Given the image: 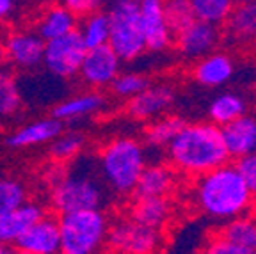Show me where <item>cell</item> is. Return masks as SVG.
<instances>
[{"instance_id": "obj_33", "label": "cell", "mask_w": 256, "mask_h": 254, "mask_svg": "<svg viewBox=\"0 0 256 254\" xmlns=\"http://www.w3.org/2000/svg\"><path fill=\"white\" fill-rule=\"evenodd\" d=\"M164 12L172 36L184 27H187L192 20H196L192 14V8L188 0H164Z\"/></svg>"}, {"instance_id": "obj_25", "label": "cell", "mask_w": 256, "mask_h": 254, "mask_svg": "<svg viewBox=\"0 0 256 254\" xmlns=\"http://www.w3.org/2000/svg\"><path fill=\"white\" fill-rule=\"evenodd\" d=\"M76 30V16L64 6L50 8L38 24V36L43 41L56 40Z\"/></svg>"}, {"instance_id": "obj_3", "label": "cell", "mask_w": 256, "mask_h": 254, "mask_svg": "<svg viewBox=\"0 0 256 254\" xmlns=\"http://www.w3.org/2000/svg\"><path fill=\"white\" fill-rule=\"evenodd\" d=\"M96 164L75 158L64 167L54 185H50V202L57 214L102 208L105 202V185L94 172Z\"/></svg>"}, {"instance_id": "obj_1", "label": "cell", "mask_w": 256, "mask_h": 254, "mask_svg": "<svg viewBox=\"0 0 256 254\" xmlns=\"http://www.w3.org/2000/svg\"><path fill=\"white\" fill-rule=\"evenodd\" d=\"M194 202L203 215L214 220L228 222L240 215H248L254 198L236 171L235 164L226 162L198 176L194 185Z\"/></svg>"}, {"instance_id": "obj_4", "label": "cell", "mask_w": 256, "mask_h": 254, "mask_svg": "<svg viewBox=\"0 0 256 254\" xmlns=\"http://www.w3.org/2000/svg\"><path fill=\"white\" fill-rule=\"evenodd\" d=\"M146 167L144 146L134 137H116L102 148L96 169L107 188L120 196L134 194L139 174Z\"/></svg>"}, {"instance_id": "obj_38", "label": "cell", "mask_w": 256, "mask_h": 254, "mask_svg": "<svg viewBox=\"0 0 256 254\" xmlns=\"http://www.w3.org/2000/svg\"><path fill=\"white\" fill-rule=\"evenodd\" d=\"M0 254H20L14 249V246H6V244H0Z\"/></svg>"}, {"instance_id": "obj_31", "label": "cell", "mask_w": 256, "mask_h": 254, "mask_svg": "<svg viewBox=\"0 0 256 254\" xmlns=\"http://www.w3.org/2000/svg\"><path fill=\"white\" fill-rule=\"evenodd\" d=\"M27 201V187L16 176H0V212L14 210Z\"/></svg>"}, {"instance_id": "obj_37", "label": "cell", "mask_w": 256, "mask_h": 254, "mask_svg": "<svg viewBox=\"0 0 256 254\" xmlns=\"http://www.w3.org/2000/svg\"><path fill=\"white\" fill-rule=\"evenodd\" d=\"M14 9V0H0V22L6 20Z\"/></svg>"}, {"instance_id": "obj_28", "label": "cell", "mask_w": 256, "mask_h": 254, "mask_svg": "<svg viewBox=\"0 0 256 254\" xmlns=\"http://www.w3.org/2000/svg\"><path fill=\"white\" fill-rule=\"evenodd\" d=\"M76 30H78L88 50L104 46V44L108 43V30H110L108 14L104 11H96L92 14L84 16L82 25L76 27Z\"/></svg>"}, {"instance_id": "obj_23", "label": "cell", "mask_w": 256, "mask_h": 254, "mask_svg": "<svg viewBox=\"0 0 256 254\" xmlns=\"http://www.w3.org/2000/svg\"><path fill=\"white\" fill-rule=\"evenodd\" d=\"M244 114H248V102H246V98L242 94L233 91L217 94L210 102V107H208L210 123L217 124L219 128L232 123L233 120H236V118Z\"/></svg>"}, {"instance_id": "obj_10", "label": "cell", "mask_w": 256, "mask_h": 254, "mask_svg": "<svg viewBox=\"0 0 256 254\" xmlns=\"http://www.w3.org/2000/svg\"><path fill=\"white\" fill-rule=\"evenodd\" d=\"M146 50L164 52L172 41V32L166 20L164 0H137Z\"/></svg>"}, {"instance_id": "obj_21", "label": "cell", "mask_w": 256, "mask_h": 254, "mask_svg": "<svg viewBox=\"0 0 256 254\" xmlns=\"http://www.w3.org/2000/svg\"><path fill=\"white\" fill-rule=\"evenodd\" d=\"M226 30L238 44L256 43V0L235 4L226 20Z\"/></svg>"}, {"instance_id": "obj_27", "label": "cell", "mask_w": 256, "mask_h": 254, "mask_svg": "<svg viewBox=\"0 0 256 254\" xmlns=\"http://www.w3.org/2000/svg\"><path fill=\"white\" fill-rule=\"evenodd\" d=\"M86 148V137L84 134H80L76 130L72 132H60L52 142L48 144L50 150V156L56 164H64V162H73L75 158H78L80 153Z\"/></svg>"}, {"instance_id": "obj_30", "label": "cell", "mask_w": 256, "mask_h": 254, "mask_svg": "<svg viewBox=\"0 0 256 254\" xmlns=\"http://www.w3.org/2000/svg\"><path fill=\"white\" fill-rule=\"evenodd\" d=\"M219 234L228 238L230 242L256 250V222L252 217L240 215V217L232 218L228 222H224Z\"/></svg>"}, {"instance_id": "obj_6", "label": "cell", "mask_w": 256, "mask_h": 254, "mask_svg": "<svg viewBox=\"0 0 256 254\" xmlns=\"http://www.w3.org/2000/svg\"><path fill=\"white\" fill-rule=\"evenodd\" d=\"M108 14V46L123 62L136 60L146 52L137 0H116L107 11Z\"/></svg>"}, {"instance_id": "obj_19", "label": "cell", "mask_w": 256, "mask_h": 254, "mask_svg": "<svg viewBox=\"0 0 256 254\" xmlns=\"http://www.w3.org/2000/svg\"><path fill=\"white\" fill-rule=\"evenodd\" d=\"M196 82L203 88H220L228 84L235 75V62L224 52H210L201 57L192 72Z\"/></svg>"}, {"instance_id": "obj_32", "label": "cell", "mask_w": 256, "mask_h": 254, "mask_svg": "<svg viewBox=\"0 0 256 254\" xmlns=\"http://www.w3.org/2000/svg\"><path fill=\"white\" fill-rule=\"evenodd\" d=\"M148 86H150V80L144 75H140V73L121 72L116 78L112 80V84L108 88H110V91L114 92V94L120 96V98L130 100L136 94H139L140 91H144Z\"/></svg>"}, {"instance_id": "obj_35", "label": "cell", "mask_w": 256, "mask_h": 254, "mask_svg": "<svg viewBox=\"0 0 256 254\" xmlns=\"http://www.w3.org/2000/svg\"><path fill=\"white\" fill-rule=\"evenodd\" d=\"M235 167H236V171L240 172V176H242V180L246 182V185H248L252 198H256V153L238 158Z\"/></svg>"}, {"instance_id": "obj_22", "label": "cell", "mask_w": 256, "mask_h": 254, "mask_svg": "<svg viewBox=\"0 0 256 254\" xmlns=\"http://www.w3.org/2000/svg\"><path fill=\"white\" fill-rule=\"evenodd\" d=\"M172 208L168 198H136L130 217L144 226L162 230L171 218Z\"/></svg>"}, {"instance_id": "obj_17", "label": "cell", "mask_w": 256, "mask_h": 254, "mask_svg": "<svg viewBox=\"0 0 256 254\" xmlns=\"http://www.w3.org/2000/svg\"><path fill=\"white\" fill-rule=\"evenodd\" d=\"M224 146L230 158H242L256 153V118L244 114L232 123L220 126Z\"/></svg>"}, {"instance_id": "obj_2", "label": "cell", "mask_w": 256, "mask_h": 254, "mask_svg": "<svg viewBox=\"0 0 256 254\" xmlns=\"http://www.w3.org/2000/svg\"><path fill=\"white\" fill-rule=\"evenodd\" d=\"M166 150L176 171L194 178L230 160L220 128L210 121L185 123Z\"/></svg>"}, {"instance_id": "obj_13", "label": "cell", "mask_w": 256, "mask_h": 254, "mask_svg": "<svg viewBox=\"0 0 256 254\" xmlns=\"http://www.w3.org/2000/svg\"><path fill=\"white\" fill-rule=\"evenodd\" d=\"M219 27L206 22L192 20L174 34L176 48L185 59H201L214 52L219 43Z\"/></svg>"}, {"instance_id": "obj_15", "label": "cell", "mask_w": 256, "mask_h": 254, "mask_svg": "<svg viewBox=\"0 0 256 254\" xmlns=\"http://www.w3.org/2000/svg\"><path fill=\"white\" fill-rule=\"evenodd\" d=\"M174 104V91L169 86H152L128 100L126 112L137 121L156 120Z\"/></svg>"}, {"instance_id": "obj_14", "label": "cell", "mask_w": 256, "mask_h": 254, "mask_svg": "<svg viewBox=\"0 0 256 254\" xmlns=\"http://www.w3.org/2000/svg\"><path fill=\"white\" fill-rule=\"evenodd\" d=\"M4 46L8 62L16 70L30 72L43 64L44 41L36 32H12Z\"/></svg>"}, {"instance_id": "obj_36", "label": "cell", "mask_w": 256, "mask_h": 254, "mask_svg": "<svg viewBox=\"0 0 256 254\" xmlns=\"http://www.w3.org/2000/svg\"><path fill=\"white\" fill-rule=\"evenodd\" d=\"M105 0H62V6L68 11H72L73 14L78 18V16H88L92 14L96 11H102Z\"/></svg>"}, {"instance_id": "obj_7", "label": "cell", "mask_w": 256, "mask_h": 254, "mask_svg": "<svg viewBox=\"0 0 256 254\" xmlns=\"http://www.w3.org/2000/svg\"><path fill=\"white\" fill-rule=\"evenodd\" d=\"M88 48L80 38L78 30H73L66 36L44 41L43 64L46 73L54 78L68 80L78 75L80 64Z\"/></svg>"}, {"instance_id": "obj_11", "label": "cell", "mask_w": 256, "mask_h": 254, "mask_svg": "<svg viewBox=\"0 0 256 254\" xmlns=\"http://www.w3.org/2000/svg\"><path fill=\"white\" fill-rule=\"evenodd\" d=\"M59 220L46 214L30 224L14 244L20 254H59Z\"/></svg>"}, {"instance_id": "obj_8", "label": "cell", "mask_w": 256, "mask_h": 254, "mask_svg": "<svg viewBox=\"0 0 256 254\" xmlns=\"http://www.w3.org/2000/svg\"><path fill=\"white\" fill-rule=\"evenodd\" d=\"M162 244L158 230L130 218H121L108 226L105 246L114 254H155Z\"/></svg>"}, {"instance_id": "obj_34", "label": "cell", "mask_w": 256, "mask_h": 254, "mask_svg": "<svg viewBox=\"0 0 256 254\" xmlns=\"http://www.w3.org/2000/svg\"><path fill=\"white\" fill-rule=\"evenodd\" d=\"M203 254H256V250L242 247L235 242H230L228 238H224L220 234H216L214 238L208 240Z\"/></svg>"}, {"instance_id": "obj_26", "label": "cell", "mask_w": 256, "mask_h": 254, "mask_svg": "<svg viewBox=\"0 0 256 254\" xmlns=\"http://www.w3.org/2000/svg\"><path fill=\"white\" fill-rule=\"evenodd\" d=\"M185 121L178 116H164V118H156L144 132V140L146 146L155 148V150H164L169 146L174 139L178 132L184 128Z\"/></svg>"}, {"instance_id": "obj_29", "label": "cell", "mask_w": 256, "mask_h": 254, "mask_svg": "<svg viewBox=\"0 0 256 254\" xmlns=\"http://www.w3.org/2000/svg\"><path fill=\"white\" fill-rule=\"evenodd\" d=\"M192 8V14L200 22H206L212 25L226 24L232 14L235 2L233 0H188Z\"/></svg>"}, {"instance_id": "obj_41", "label": "cell", "mask_w": 256, "mask_h": 254, "mask_svg": "<svg viewBox=\"0 0 256 254\" xmlns=\"http://www.w3.org/2000/svg\"><path fill=\"white\" fill-rule=\"evenodd\" d=\"M252 218H254V222H256V210H254V215H252Z\"/></svg>"}, {"instance_id": "obj_16", "label": "cell", "mask_w": 256, "mask_h": 254, "mask_svg": "<svg viewBox=\"0 0 256 254\" xmlns=\"http://www.w3.org/2000/svg\"><path fill=\"white\" fill-rule=\"evenodd\" d=\"M105 105H107V98L96 89H91V91L76 92L57 102L52 116L62 123H76L96 116L104 110Z\"/></svg>"}, {"instance_id": "obj_40", "label": "cell", "mask_w": 256, "mask_h": 254, "mask_svg": "<svg viewBox=\"0 0 256 254\" xmlns=\"http://www.w3.org/2000/svg\"><path fill=\"white\" fill-rule=\"evenodd\" d=\"M235 4H242V2H251V0H233Z\"/></svg>"}, {"instance_id": "obj_5", "label": "cell", "mask_w": 256, "mask_h": 254, "mask_svg": "<svg viewBox=\"0 0 256 254\" xmlns=\"http://www.w3.org/2000/svg\"><path fill=\"white\" fill-rule=\"evenodd\" d=\"M59 254H98L105 246L108 218L102 208L62 214L59 218Z\"/></svg>"}, {"instance_id": "obj_18", "label": "cell", "mask_w": 256, "mask_h": 254, "mask_svg": "<svg viewBox=\"0 0 256 254\" xmlns=\"http://www.w3.org/2000/svg\"><path fill=\"white\" fill-rule=\"evenodd\" d=\"M43 215V206L36 201H25L14 210L0 212V244L14 246L27 228Z\"/></svg>"}, {"instance_id": "obj_24", "label": "cell", "mask_w": 256, "mask_h": 254, "mask_svg": "<svg viewBox=\"0 0 256 254\" xmlns=\"http://www.w3.org/2000/svg\"><path fill=\"white\" fill-rule=\"evenodd\" d=\"M24 107V92L16 75L8 70L0 68V123L14 120Z\"/></svg>"}, {"instance_id": "obj_39", "label": "cell", "mask_w": 256, "mask_h": 254, "mask_svg": "<svg viewBox=\"0 0 256 254\" xmlns=\"http://www.w3.org/2000/svg\"><path fill=\"white\" fill-rule=\"evenodd\" d=\"M6 62H8V57H6V46H4V41H0V68H4Z\"/></svg>"}, {"instance_id": "obj_9", "label": "cell", "mask_w": 256, "mask_h": 254, "mask_svg": "<svg viewBox=\"0 0 256 254\" xmlns=\"http://www.w3.org/2000/svg\"><path fill=\"white\" fill-rule=\"evenodd\" d=\"M123 60L108 44L88 50L78 70L80 80L91 89L108 88L112 80L121 73Z\"/></svg>"}, {"instance_id": "obj_20", "label": "cell", "mask_w": 256, "mask_h": 254, "mask_svg": "<svg viewBox=\"0 0 256 254\" xmlns=\"http://www.w3.org/2000/svg\"><path fill=\"white\" fill-rule=\"evenodd\" d=\"M174 187V172L164 164H146L136 183V198H168Z\"/></svg>"}, {"instance_id": "obj_12", "label": "cell", "mask_w": 256, "mask_h": 254, "mask_svg": "<svg viewBox=\"0 0 256 254\" xmlns=\"http://www.w3.org/2000/svg\"><path fill=\"white\" fill-rule=\"evenodd\" d=\"M64 130V123L54 116L40 118L16 126L6 137V146L11 150H30L50 144Z\"/></svg>"}]
</instances>
